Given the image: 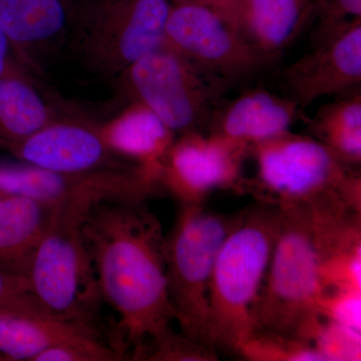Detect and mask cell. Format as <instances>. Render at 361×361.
<instances>
[{"label": "cell", "mask_w": 361, "mask_h": 361, "mask_svg": "<svg viewBox=\"0 0 361 361\" xmlns=\"http://www.w3.org/2000/svg\"><path fill=\"white\" fill-rule=\"evenodd\" d=\"M279 206L256 201L235 215L221 246L209 293V345L239 355L255 329L254 310L274 247Z\"/></svg>", "instance_id": "3"}, {"label": "cell", "mask_w": 361, "mask_h": 361, "mask_svg": "<svg viewBox=\"0 0 361 361\" xmlns=\"http://www.w3.org/2000/svg\"><path fill=\"white\" fill-rule=\"evenodd\" d=\"M316 310L325 319L361 331V289L326 287L318 298Z\"/></svg>", "instance_id": "24"}, {"label": "cell", "mask_w": 361, "mask_h": 361, "mask_svg": "<svg viewBox=\"0 0 361 361\" xmlns=\"http://www.w3.org/2000/svg\"><path fill=\"white\" fill-rule=\"evenodd\" d=\"M244 40L272 63L314 18L316 0H209Z\"/></svg>", "instance_id": "14"}, {"label": "cell", "mask_w": 361, "mask_h": 361, "mask_svg": "<svg viewBox=\"0 0 361 361\" xmlns=\"http://www.w3.org/2000/svg\"><path fill=\"white\" fill-rule=\"evenodd\" d=\"M239 356L250 361H324L310 342L260 329L246 339Z\"/></svg>", "instance_id": "22"}, {"label": "cell", "mask_w": 361, "mask_h": 361, "mask_svg": "<svg viewBox=\"0 0 361 361\" xmlns=\"http://www.w3.org/2000/svg\"><path fill=\"white\" fill-rule=\"evenodd\" d=\"M310 342L325 361L361 360V331L322 316L311 330Z\"/></svg>", "instance_id": "23"}, {"label": "cell", "mask_w": 361, "mask_h": 361, "mask_svg": "<svg viewBox=\"0 0 361 361\" xmlns=\"http://www.w3.org/2000/svg\"><path fill=\"white\" fill-rule=\"evenodd\" d=\"M116 80L132 103L146 106L175 135L205 129L226 87L165 42Z\"/></svg>", "instance_id": "8"}, {"label": "cell", "mask_w": 361, "mask_h": 361, "mask_svg": "<svg viewBox=\"0 0 361 361\" xmlns=\"http://www.w3.org/2000/svg\"><path fill=\"white\" fill-rule=\"evenodd\" d=\"M90 209L56 207L54 219L33 254L25 277L47 314L94 330L115 348L103 324L104 301L82 232V221Z\"/></svg>", "instance_id": "4"}, {"label": "cell", "mask_w": 361, "mask_h": 361, "mask_svg": "<svg viewBox=\"0 0 361 361\" xmlns=\"http://www.w3.org/2000/svg\"><path fill=\"white\" fill-rule=\"evenodd\" d=\"M66 116L37 89L25 71L0 77V149Z\"/></svg>", "instance_id": "19"}, {"label": "cell", "mask_w": 361, "mask_h": 361, "mask_svg": "<svg viewBox=\"0 0 361 361\" xmlns=\"http://www.w3.org/2000/svg\"><path fill=\"white\" fill-rule=\"evenodd\" d=\"M300 111L317 99L360 89L361 18L322 40L280 73Z\"/></svg>", "instance_id": "13"}, {"label": "cell", "mask_w": 361, "mask_h": 361, "mask_svg": "<svg viewBox=\"0 0 361 361\" xmlns=\"http://www.w3.org/2000/svg\"><path fill=\"white\" fill-rule=\"evenodd\" d=\"M307 135L322 142L346 165L361 164V92L323 104L312 116L303 118Z\"/></svg>", "instance_id": "21"}, {"label": "cell", "mask_w": 361, "mask_h": 361, "mask_svg": "<svg viewBox=\"0 0 361 361\" xmlns=\"http://www.w3.org/2000/svg\"><path fill=\"white\" fill-rule=\"evenodd\" d=\"M0 361H4V357H2V356H1V355H0Z\"/></svg>", "instance_id": "31"}, {"label": "cell", "mask_w": 361, "mask_h": 361, "mask_svg": "<svg viewBox=\"0 0 361 361\" xmlns=\"http://www.w3.org/2000/svg\"><path fill=\"white\" fill-rule=\"evenodd\" d=\"M279 208V228L254 310V325L310 342L320 317L316 303L322 292L323 263L349 228L361 220V212L341 198Z\"/></svg>", "instance_id": "2"}, {"label": "cell", "mask_w": 361, "mask_h": 361, "mask_svg": "<svg viewBox=\"0 0 361 361\" xmlns=\"http://www.w3.org/2000/svg\"><path fill=\"white\" fill-rule=\"evenodd\" d=\"M0 311L47 314L33 296L23 275L0 269Z\"/></svg>", "instance_id": "27"}, {"label": "cell", "mask_w": 361, "mask_h": 361, "mask_svg": "<svg viewBox=\"0 0 361 361\" xmlns=\"http://www.w3.org/2000/svg\"><path fill=\"white\" fill-rule=\"evenodd\" d=\"M160 189L158 180L140 167L59 174L23 163L0 165V193L23 195L56 207L92 208L106 201H147Z\"/></svg>", "instance_id": "10"}, {"label": "cell", "mask_w": 361, "mask_h": 361, "mask_svg": "<svg viewBox=\"0 0 361 361\" xmlns=\"http://www.w3.org/2000/svg\"><path fill=\"white\" fill-rule=\"evenodd\" d=\"M358 18H361V0H317L311 44L327 39Z\"/></svg>", "instance_id": "26"}, {"label": "cell", "mask_w": 361, "mask_h": 361, "mask_svg": "<svg viewBox=\"0 0 361 361\" xmlns=\"http://www.w3.org/2000/svg\"><path fill=\"white\" fill-rule=\"evenodd\" d=\"M132 104L116 123L103 128L104 137L118 155L140 166L159 182L161 161L176 135L146 106Z\"/></svg>", "instance_id": "20"}, {"label": "cell", "mask_w": 361, "mask_h": 361, "mask_svg": "<svg viewBox=\"0 0 361 361\" xmlns=\"http://www.w3.org/2000/svg\"><path fill=\"white\" fill-rule=\"evenodd\" d=\"M56 207L20 194L0 193V269L25 276Z\"/></svg>", "instance_id": "18"}, {"label": "cell", "mask_w": 361, "mask_h": 361, "mask_svg": "<svg viewBox=\"0 0 361 361\" xmlns=\"http://www.w3.org/2000/svg\"><path fill=\"white\" fill-rule=\"evenodd\" d=\"M172 0H87L73 13L75 49L92 73L116 78L165 42Z\"/></svg>", "instance_id": "7"}, {"label": "cell", "mask_w": 361, "mask_h": 361, "mask_svg": "<svg viewBox=\"0 0 361 361\" xmlns=\"http://www.w3.org/2000/svg\"><path fill=\"white\" fill-rule=\"evenodd\" d=\"M165 44L226 87L269 66L247 44L222 9L209 0L173 4Z\"/></svg>", "instance_id": "9"}, {"label": "cell", "mask_w": 361, "mask_h": 361, "mask_svg": "<svg viewBox=\"0 0 361 361\" xmlns=\"http://www.w3.org/2000/svg\"><path fill=\"white\" fill-rule=\"evenodd\" d=\"M142 360L149 361H216L219 355L210 346L177 334L175 330L152 344Z\"/></svg>", "instance_id": "25"}, {"label": "cell", "mask_w": 361, "mask_h": 361, "mask_svg": "<svg viewBox=\"0 0 361 361\" xmlns=\"http://www.w3.org/2000/svg\"><path fill=\"white\" fill-rule=\"evenodd\" d=\"M300 114L289 97L264 89L248 90L215 106L206 134L249 149L290 130Z\"/></svg>", "instance_id": "15"}, {"label": "cell", "mask_w": 361, "mask_h": 361, "mask_svg": "<svg viewBox=\"0 0 361 361\" xmlns=\"http://www.w3.org/2000/svg\"><path fill=\"white\" fill-rule=\"evenodd\" d=\"M172 1H173V4H175V2L182 1V0H172Z\"/></svg>", "instance_id": "30"}, {"label": "cell", "mask_w": 361, "mask_h": 361, "mask_svg": "<svg viewBox=\"0 0 361 361\" xmlns=\"http://www.w3.org/2000/svg\"><path fill=\"white\" fill-rule=\"evenodd\" d=\"M71 18L63 0H0V28L23 70L37 68L40 54L71 28Z\"/></svg>", "instance_id": "16"}, {"label": "cell", "mask_w": 361, "mask_h": 361, "mask_svg": "<svg viewBox=\"0 0 361 361\" xmlns=\"http://www.w3.org/2000/svg\"><path fill=\"white\" fill-rule=\"evenodd\" d=\"M179 205L174 224L164 242L169 299L180 334L210 346L211 278L236 214L214 212L205 203Z\"/></svg>", "instance_id": "6"}, {"label": "cell", "mask_w": 361, "mask_h": 361, "mask_svg": "<svg viewBox=\"0 0 361 361\" xmlns=\"http://www.w3.org/2000/svg\"><path fill=\"white\" fill-rule=\"evenodd\" d=\"M316 2H317V0H316Z\"/></svg>", "instance_id": "32"}, {"label": "cell", "mask_w": 361, "mask_h": 361, "mask_svg": "<svg viewBox=\"0 0 361 361\" xmlns=\"http://www.w3.org/2000/svg\"><path fill=\"white\" fill-rule=\"evenodd\" d=\"M68 6H70L71 13L75 11V9H77L78 6L84 4L85 2H87V0H63Z\"/></svg>", "instance_id": "29"}, {"label": "cell", "mask_w": 361, "mask_h": 361, "mask_svg": "<svg viewBox=\"0 0 361 361\" xmlns=\"http://www.w3.org/2000/svg\"><path fill=\"white\" fill-rule=\"evenodd\" d=\"M256 172L246 193L276 206L341 198L361 212L360 169L346 165L322 142L291 130L249 148Z\"/></svg>", "instance_id": "5"}, {"label": "cell", "mask_w": 361, "mask_h": 361, "mask_svg": "<svg viewBox=\"0 0 361 361\" xmlns=\"http://www.w3.org/2000/svg\"><path fill=\"white\" fill-rule=\"evenodd\" d=\"M4 151L20 163L59 174L140 167L111 148L103 128L71 116L9 145Z\"/></svg>", "instance_id": "12"}, {"label": "cell", "mask_w": 361, "mask_h": 361, "mask_svg": "<svg viewBox=\"0 0 361 361\" xmlns=\"http://www.w3.org/2000/svg\"><path fill=\"white\" fill-rule=\"evenodd\" d=\"M247 156L248 148L206 133L180 135L161 161L159 183L179 204L205 203L218 190L246 194Z\"/></svg>", "instance_id": "11"}, {"label": "cell", "mask_w": 361, "mask_h": 361, "mask_svg": "<svg viewBox=\"0 0 361 361\" xmlns=\"http://www.w3.org/2000/svg\"><path fill=\"white\" fill-rule=\"evenodd\" d=\"M99 343L111 345L94 330L49 315L0 311V355L4 360L35 361L56 346Z\"/></svg>", "instance_id": "17"}, {"label": "cell", "mask_w": 361, "mask_h": 361, "mask_svg": "<svg viewBox=\"0 0 361 361\" xmlns=\"http://www.w3.org/2000/svg\"><path fill=\"white\" fill-rule=\"evenodd\" d=\"M82 232L104 301L118 315L116 348L142 360L149 346L174 330L160 220L146 201H106L90 209Z\"/></svg>", "instance_id": "1"}, {"label": "cell", "mask_w": 361, "mask_h": 361, "mask_svg": "<svg viewBox=\"0 0 361 361\" xmlns=\"http://www.w3.org/2000/svg\"><path fill=\"white\" fill-rule=\"evenodd\" d=\"M20 70H23V68L14 58L8 39H6V35L0 28V77Z\"/></svg>", "instance_id": "28"}]
</instances>
